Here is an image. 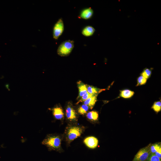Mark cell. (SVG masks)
<instances>
[{"mask_svg": "<svg viewBox=\"0 0 161 161\" xmlns=\"http://www.w3.org/2000/svg\"><path fill=\"white\" fill-rule=\"evenodd\" d=\"M63 136L57 134H47L41 142V144L46 146L49 151H55L62 152L63 149L61 146Z\"/></svg>", "mask_w": 161, "mask_h": 161, "instance_id": "6da1fadb", "label": "cell"}, {"mask_svg": "<svg viewBox=\"0 0 161 161\" xmlns=\"http://www.w3.org/2000/svg\"><path fill=\"white\" fill-rule=\"evenodd\" d=\"M85 130V127L76 124H69L66 127L64 134L65 140L68 145L80 137Z\"/></svg>", "mask_w": 161, "mask_h": 161, "instance_id": "7a4b0ae2", "label": "cell"}, {"mask_svg": "<svg viewBox=\"0 0 161 161\" xmlns=\"http://www.w3.org/2000/svg\"><path fill=\"white\" fill-rule=\"evenodd\" d=\"M74 47V42L67 40L63 42L58 47L57 52L61 56L68 55L71 52Z\"/></svg>", "mask_w": 161, "mask_h": 161, "instance_id": "3957f363", "label": "cell"}, {"mask_svg": "<svg viewBox=\"0 0 161 161\" xmlns=\"http://www.w3.org/2000/svg\"><path fill=\"white\" fill-rule=\"evenodd\" d=\"M66 118L70 124H76L78 120V115L72 104L69 103L65 109Z\"/></svg>", "mask_w": 161, "mask_h": 161, "instance_id": "277c9868", "label": "cell"}, {"mask_svg": "<svg viewBox=\"0 0 161 161\" xmlns=\"http://www.w3.org/2000/svg\"><path fill=\"white\" fill-rule=\"evenodd\" d=\"M151 144L140 149L136 154L132 161H146L151 154Z\"/></svg>", "mask_w": 161, "mask_h": 161, "instance_id": "5b68a950", "label": "cell"}, {"mask_svg": "<svg viewBox=\"0 0 161 161\" xmlns=\"http://www.w3.org/2000/svg\"><path fill=\"white\" fill-rule=\"evenodd\" d=\"M64 30V24L62 18H60L55 24L53 28V38L57 40L62 34Z\"/></svg>", "mask_w": 161, "mask_h": 161, "instance_id": "8992f818", "label": "cell"}, {"mask_svg": "<svg viewBox=\"0 0 161 161\" xmlns=\"http://www.w3.org/2000/svg\"><path fill=\"white\" fill-rule=\"evenodd\" d=\"M54 118L56 120H62L64 117V113L61 106L57 105L51 109Z\"/></svg>", "mask_w": 161, "mask_h": 161, "instance_id": "52a82bcc", "label": "cell"}, {"mask_svg": "<svg viewBox=\"0 0 161 161\" xmlns=\"http://www.w3.org/2000/svg\"><path fill=\"white\" fill-rule=\"evenodd\" d=\"M83 143L88 148L91 149L95 148L97 146L98 141L96 137L93 136H89L85 138Z\"/></svg>", "mask_w": 161, "mask_h": 161, "instance_id": "ba28073f", "label": "cell"}, {"mask_svg": "<svg viewBox=\"0 0 161 161\" xmlns=\"http://www.w3.org/2000/svg\"><path fill=\"white\" fill-rule=\"evenodd\" d=\"M77 85L79 93L77 99H78L87 92V85L85 84L81 81H79L77 82Z\"/></svg>", "mask_w": 161, "mask_h": 161, "instance_id": "9c48e42d", "label": "cell"}, {"mask_svg": "<svg viewBox=\"0 0 161 161\" xmlns=\"http://www.w3.org/2000/svg\"><path fill=\"white\" fill-rule=\"evenodd\" d=\"M92 9L89 7L83 10L81 12L80 16L82 18L87 19L90 18L93 14Z\"/></svg>", "mask_w": 161, "mask_h": 161, "instance_id": "30bf717a", "label": "cell"}, {"mask_svg": "<svg viewBox=\"0 0 161 161\" xmlns=\"http://www.w3.org/2000/svg\"><path fill=\"white\" fill-rule=\"evenodd\" d=\"M97 95H93L89 97L83 102V104L87 106L89 109H92L95 105L97 101Z\"/></svg>", "mask_w": 161, "mask_h": 161, "instance_id": "8fae6325", "label": "cell"}, {"mask_svg": "<svg viewBox=\"0 0 161 161\" xmlns=\"http://www.w3.org/2000/svg\"><path fill=\"white\" fill-rule=\"evenodd\" d=\"M105 90L99 89L93 86L87 85V92L92 95H98L99 93Z\"/></svg>", "mask_w": 161, "mask_h": 161, "instance_id": "7c38bea8", "label": "cell"}, {"mask_svg": "<svg viewBox=\"0 0 161 161\" xmlns=\"http://www.w3.org/2000/svg\"><path fill=\"white\" fill-rule=\"evenodd\" d=\"M95 29L92 26H88L85 27L82 31V34L88 37L92 35L94 33Z\"/></svg>", "mask_w": 161, "mask_h": 161, "instance_id": "4fadbf2b", "label": "cell"}, {"mask_svg": "<svg viewBox=\"0 0 161 161\" xmlns=\"http://www.w3.org/2000/svg\"><path fill=\"white\" fill-rule=\"evenodd\" d=\"M86 116L88 120L91 121H95L98 120V114L97 112L92 111L87 112Z\"/></svg>", "mask_w": 161, "mask_h": 161, "instance_id": "5bb4252c", "label": "cell"}, {"mask_svg": "<svg viewBox=\"0 0 161 161\" xmlns=\"http://www.w3.org/2000/svg\"><path fill=\"white\" fill-rule=\"evenodd\" d=\"M120 96L125 98H130L134 94V92L128 89L120 90Z\"/></svg>", "mask_w": 161, "mask_h": 161, "instance_id": "9a60e30c", "label": "cell"}, {"mask_svg": "<svg viewBox=\"0 0 161 161\" xmlns=\"http://www.w3.org/2000/svg\"><path fill=\"white\" fill-rule=\"evenodd\" d=\"M89 109V107L83 104L78 108V112L80 114L84 115L87 113Z\"/></svg>", "mask_w": 161, "mask_h": 161, "instance_id": "2e32d148", "label": "cell"}, {"mask_svg": "<svg viewBox=\"0 0 161 161\" xmlns=\"http://www.w3.org/2000/svg\"><path fill=\"white\" fill-rule=\"evenodd\" d=\"M161 148L160 143H157L150 145V150L151 153L154 154L159 149Z\"/></svg>", "mask_w": 161, "mask_h": 161, "instance_id": "e0dca14e", "label": "cell"}, {"mask_svg": "<svg viewBox=\"0 0 161 161\" xmlns=\"http://www.w3.org/2000/svg\"><path fill=\"white\" fill-rule=\"evenodd\" d=\"M151 70L148 68H145L141 74V75L147 79L151 76Z\"/></svg>", "mask_w": 161, "mask_h": 161, "instance_id": "ac0fdd59", "label": "cell"}, {"mask_svg": "<svg viewBox=\"0 0 161 161\" xmlns=\"http://www.w3.org/2000/svg\"><path fill=\"white\" fill-rule=\"evenodd\" d=\"M154 111L158 112L161 109V102L160 101L154 102L151 108Z\"/></svg>", "mask_w": 161, "mask_h": 161, "instance_id": "d6986e66", "label": "cell"}, {"mask_svg": "<svg viewBox=\"0 0 161 161\" xmlns=\"http://www.w3.org/2000/svg\"><path fill=\"white\" fill-rule=\"evenodd\" d=\"M147 80L146 78L142 75L138 77L137 79V84L136 86L142 85L145 84Z\"/></svg>", "mask_w": 161, "mask_h": 161, "instance_id": "ffe728a7", "label": "cell"}, {"mask_svg": "<svg viewBox=\"0 0 161 161\" xmlns=\"http://www.w3.org/2000/svg\"><path fill=\"white\" fill-rule=\"evenodd\" d=\"M146 161H161V159L154 154L151 153Z\"/></svg>", "mask_w": 161, "mask_h": 161, "instance_id": "44dd1931", "label": "cell"}, {"mask_svg": "<svg viewBox=\"0 0 161 161\" xmlns=\"http://www.w3.org/2000/svg\"><path fill=\"white\" fill-rule=\"evenodd\" d=\"M92 95H91L87 92L86 93L83 95L79 99L80 100H79L77 102V104H78L80 102H83L88 98L92 96Z\"/></svg>", "mask_w": 161, "mask_h": 161, "instance_id": "7402d4cb", "label": "cell"}, {"mask_svg": "<svg viewBox=\"0 0 161 161\" xmlns=\"http://www.w3.org/2000/svg\"><path fill=\"white\" fill-rule=\"evenodd\" d=\"M156 156L161 159V148L159 149L154 154Z\"/></svg>", "mask_w": 161, "mask_h": 161, "instance_id": "603a6c76", "label": "cell"}]
</instances>
